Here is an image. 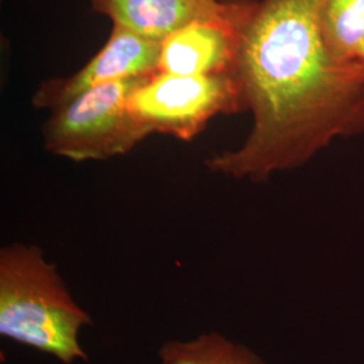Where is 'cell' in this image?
Here are the masks:
<instances>
[{"label":"cell","instance_id":"obj_1","mask_svg":"<svg viewBox=\"0 0 364 364\" xmlns=\"http://www.w3.org/2000/svg\"><path fill=\"white\" fill-rule=\"evenodd\" d=\"M320 3H257L237 68L252 127L242 146L207 158L210 171L267 181L364 132V63L340 64L326 52Z\"/></svg>","mask_w":364,"mask_h":364},{"label":"cell","instance_id":"obj_2","mask_svg":"<svg viewBox=\"0 0 364 364\" xmlns=\"http://www.w3.org/2000/svg\"><path fill=\"white\" fill-rule=\"evenodd\" d=\"M92 317L68 291L41 248L14 243L0 251V335L61 363L88 360L80 346Z\"/></svg>","mask_w":364,"mask_h":364},{"label":"cell","instance_id":"obj_3","mask_svg":"<svg viewBox=\"0 0 364 364\" xmlns=\"http://www.w3.org/2000/svg\"><path fill=\"white\" fill-rule=\"evenodd\" d=\"M146 77L95 87L53 109L43 127L45 149L73 162L127 154L151 135L127 107L131 92Z\"/></svg>","mask_w":364,"mask_h":364},{"label":"cell","instance_id":"obj_4","mask_svg":"<svg viewBox=\"0 0 364 364\" xmlns=\"http://www.w3.org/2000/svg\"><path fill=\"white\" fill-rule=\"evenodd\" d=\"M131 115L151 134L191 142L218 115L247 109L237 75L154 73L131 92Z\"/></svg>","mask_w":364,"mask_h":364},{"label":"cell","instance_id":"obj_5","mask_svg":"<svg viewBox=\"0 0 364 364\" xmlns=\"http://www.w3.org/2000/svg\"><path fill=\"white\" fill-rule=\"evenodd\" d=\"M258 1L221 0L161 43L158 73L237 75L245 33Z\"/></svg>","mask_w":364,"mask_h":364},{"label":"cell","instance_id":"obj_6","mask_svg":"<svg viewBox=\"0 0 364 364\" xmlns=\"http://www.w3.org/2000/svg\"><path fill=\"white\" fill-rule=\"evenodd\" d=\"M161 43L138 36L126 27L114 25L100 52L96 53L75 75L42 82L33 97V105L36 108L55 109L95 87L154 75Z\"/></svg>","mask_w":364,"mask_h":364},{"label":"cell","instance_id":"obj_7","mask_svg":"<svg viewBox=\"0 0 364 364\" xmlns=\"http://www.w3.org/2000/svg\"><path fill=\"white\" fill-rule=\"evenodd\" d=\"M221 0H91L92 10L144 38L162 42Z\"/></svg>","mask_w":364,"mask_h":364},{"label":"cell","instance_id":"obj_8","mask_svg":"<svg viewBox=\"0 0 364 364\" xmlns=\"http://www.w3.org/2000/svg\"><path fill=\"white\" fill-rule=\"evenodd\" d=\"M320 30L326 52L340 64L360 63L364 0H321Z\"/></svg>","mask_w":364,"mask_h":364},{"label":"cell","instance_id":"obj_9","mask_svg":"<svg viewBox=\"0 0 364 364\" xmlns=\"http://www.w3.org/2000/svg\"><path fill=\"white\" fill-rule=\"evenodd\" d=\"M158 356L162 364H264L246 347L213 331L189 341H166Z\"/></svg>","mask_w":364,"mask_h":364},{"label":"cell","instance_id":"obj_10","mask_svg":"<svg viewBox=\"0 0 364 364\" xmlns=\"http://www.w3.org/2000/svg\"><path fill=\"white\" fill-rule=\"evenodd\" d=\"M359 60H360L362 63H364V42L363 46H362V50H360V54H359Z\"/></svg>","mask_w":364,"mask_h":364}]
</instances>
